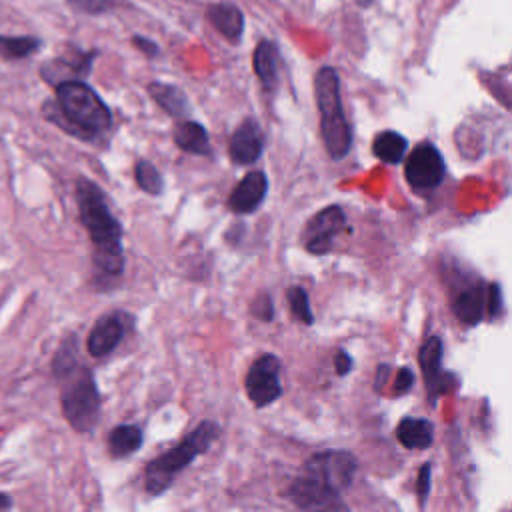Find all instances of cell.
Instances as JSON below:
<instances>
[{
  "instance_id": "obj_22",
  "label": "cell",
  "mask_w": 512,
  "mask_h": 512,
  "mask_svg": "<svg viewBox=\"0 0 512 512\" xmlns=\"http://www.w3.org/2000/svg\"><path fill=\"white\" fill-rule=\"evenodd\" d=\"M42 42L36 36H0V58L22 60L32 56Z\"/></svg>"
},
{
  "instance_id": "obj_28",
  "label": "cell",
  "mask_w": 512,
  "mask_h": 512,
  "mask_svg": "<svg viewBox=\"0 0 512 512\" xmlns=\"http://www.w3.org/2000/svg\"><path fill=\"white\" fill-rule=\"evenodd\" d=\"M414 384V374L410 368H400L396 374V382H394V394H406Z\"/></svg>"
},
{
  "instance_id": "obj_26",
  "label": "cell",
  "mask_w": 512,
  "mask_h": 512,
  "mask_svg": "<svg viewBox=\"0 0 512 512\" xmlns=\"http://www.w3.org/2000/svg\"><path fill=\"white\" fill-rule=\"evenodd\" d=\"M252 312L264 320V322H270L274 318V304H272V298L268 294H260L256 300H254V306H252Z\"/></svg>"
},
{
  "instance_id": "obj_10",
  "label": "cell",
  "mask_w": 512,
  "mask_h": 512,
  "mask_svg": "<svg viewBox=\"0 0 512 512\" xmlns=\"http://www.w3.org/2000/svg\"><path fill=\"white\" fill-rule=\"evenodd\" d=\"M442 340L440 336L432 334L426 338V342L420 346L418 352V362L422 368V376H424V384H426V394L430 402H436L438 396L446 394L450 390V380L452 374L442 370Z\"/></svg>"
},
{
  "instance_id": "obj_11",
  "label": "cell",
  "mask_w": 512,
  "mask_h": 512,
  "mask_svg": "<svg viewBox=\"0 0 512 512\" xmlns=\"http://www.w3.org/2000/svg\"><path fill=\"white\" fill-rule=\"evenodd\" d=\"M452 310L460 322L474 326L488 314V284L482 280H464L452 292Z\"/></svg>"
},
{
  "instance_id": "obj_8",
  "label": "cell",
  "mask_w": 512,
  "mask_h": 512,
  "mask_svg": "<svg viewBox=\"0 0 512 512\" xmlns=\"http://www.w3.org/2000/svg\"><path fill=\"white\" fill-rule=\"evenodd\" d=\"M346 226V214L342 210V206L338 204H330L326 208H322L320 212H316L306 226L302 228V246L310 252V254H328L334 246L336 236L344 230Z\"/></svg>"
},
{
  "instance_id": "obj_12",
  "label": "cell",
  "mask_w": 512,
  "mask_h": 512,
  "mask_svg": "<svg viewBox=\"0 0 512 512\" xmlns=\"http://www.w3.org/2000/svg\"><path fill=\"white\" fill-rule=\"evenodd\" d=\"M124 332H126V314L108 312L100 316L86 340L88 354L94 358L108 356L120 344V340L124 338Z\"/></svg>"
},
{
  "instance_id": "obj_18",
  "label": "cell",
  "mask_w": 512,
  "mask_h": 512,
  "mask_svg": "<svg viewBox=\"0 0 512 512\" xmlns=\"http://www.w3.org/2000/svg\"><path fill=\"white\" fill-rule=\"evenodd\" d=\"M148 92L154 98V102L168 112L174 118H184L190 112V102L186 98V94L174 86V84H166V82H150L148 84Z\"/></svg>"
},
{
  "instance_id": "obj_31",
  "label": "cell",
  "mask_w": 512,
  "mask_h": 512,
  "mask_svg": "<svg viewBox=\"0 0 512 512\" xmlns=\"http://www.w3.org/2000/svg\"><path fill=\"white\" fill-rule=\"evenodd\" d=\"M12 506V500H10V496H6V494H0V510H6V508H10Z\"/></svg>"
},
{
  "instance_id": "obj_19",
  "label": "cell",
  "mask_w": 512,
  "mask_h": 512,
  "mask_svg": "<svg viewBox=\"0 0 512 512\" xmlns=\"http://www.w3.org/2000/svg\"><path fill=\"white\" fill-rule=\"evenodd\" d=\"M254 74L266 90H272L278 82V48L270 40H262L252 56Z\"/></svg>"
},
{
  "instance_id": "obj_30",
  "label": "cell",
  "mask_w": 512,
  "mask_h": 512,
  "mask_svg": "<svg viewBox=\"0 0 512 512\" xmlns=\"http://www.w3.org/2000/svg\"><path fill=\"white\" fill-rule=\"evenodd\" d=\"M134 46L140 50V52H144L146 56H156L158 54V46L154 44V42H150L148 38H142V36H134Z\"/></svg>"
},
{
  "instance_id": "obj_9",
  "label": "cell",
  "mask_w": 512,
  "mask_h": 512,
  "mask_svg": "<svg viewBox=\"0 0 512 512\" xmlns=\"http://www.w3.org/2000/svg\"><path fill=\"white\" fill-rule=\"evenodd\" d=\"M246 394L250 402L256 408L270 406L276 402L282 394V384H280V362L272 354H264L258 360L252 362L246 380Z\"/></svg>"
},
{
  "instance_id": "obj_3",
  "label": "cell",
  "mask_w": 512,
  "mask_h": 512,
  "mask_svg": "<svg viewBox=\"0 0 512 512\" xmlns=\"http://www.w3.org/2000/svg\"><path fill=\"white\" fill-rule=\"evenodd\" d=\"M54 374L60 382L64 418L76 432H90L100 418V394L86 364L76 356V340L62 342L54 356Z\"/></svg>"
},
{
  "instance_id": "obj_24",
  "label": "cell",
  "mask_w": 512,
  "mask_h": 512,
  "mask_svg": "<svg viewBox=\"0 0 512 512\" xmlns=\"http://www.w3.org/2000/svg\"><path fill=\"white\" fill-rule=\"evenodd\" d=\"M286 298L290 302V310L292 314L298 318V322L302 324H312L314 322V314L310 310V300H308V292L302 286H290L286 290Z\"/></svg>"
},
{
  "instance_id": "obj_29",
  "label": "cell",
  "mask_w": 512,
  "mask_h": 512,
  "mask_svg": "<svg viewBox=\"0 0 512 512\" xmlns=\"http://www.w3.org/2000/svg\"><path fill=\"white\" fill-rule=\"evenodd\" d=\"M334 370L338 376H346L352 370V358L344 350H338L334 354Z\"/></svg>"
},
{
  "instance_id": "obj_25",
  "label": "cell",
  "mask_w": 512,
  "mask_h": 512,
  "mask_svg": "<svg viewBox=\"0 0 512 512\" xmlns=\"http://www.w3.org/2000/svg\"><path fill=\"white\" fill-rule=\"evenodd\" d=\"M72 8H76L78 12H84V14H102L110 8L112 0H66Z\"/></svg>"
},
{
  "instance_id": "obj_20",
  "label": "cell",
  "mask_w": 512,
  "mask_h": 512,
  "mask_svg": "<svg viewBox=\"0 0 512 512\" xmlns=\"http://www.w3.org/2000/svg\"><path fill=\"white\" fill-rule=\"evenodd\" d=\"M142 430L134 424H120L108 432V452L114 458H126L142 446Z\"/></svg>"
},
{
  "instance_id": "obj_6",
  "label": "cell",
  "mask_w": 512,
  "mask_h": 512,
  "mask_svg": "<svg viewBox=\"0 0 512 512\" xmlns=\"http://www.w3.org/2000/svg\"><path fill=\"white\" fill-rule=\"evenodd\" d=\"M220 428L212 420H202L188 436H184L174 448L154 458L144 470V486L150 494L164 492L178 472L192 464L200 454H204L212 442L218 438Z\"/></svg>"
},
{
  "instance_id": "obj_1",
  "label": "cell",
  "mask_w": 512,
  "mask_h": 512,
  "mask_svg": "<svg viewBox=\"0 0 512 512\" xmlns=\"http://www.w3.org/2000/svg\"><path fill=\"white\" fill-rule=\"evenodd\" d=\"M356 458L348 450H326L310 456L288 488V500L302 510L344 508L340 494L352 484Z\"/></svg>"
},
{
  "instance_id": "obj_14",
  "label": "cell",
  "mask_w": 512,
  "mask_h": 512,
  "mask_svg": "<svg viewBox=\"0 0 512 512\" xmlns=\"http://www.w3.org/2000/svg\"><path fill=\"white\" fill-rule=\"evenodd\" d=\"M268 192V178L262 170L248 172L232 190L228 198V208L236 214H250L254 212Z\"/></svg>"
},
{
  "instance_id": "obj_13",
  "label": "cell",
  "mask_w": 512,
  "mask_h": 512,
  "mask_svg": "<svg viewBox=\"0 0 512 512\" xmlns=\"http://www.w3.org/2000/svg\"><path fill=\"white\" fill-rule=\"evenodd\" d=\"M262 146H264V136H262L260 124L254 118H246L244 122L238 124V128L230 138V146H228L230 160L236 166L252 164L260 158Z\"/></svg>"
},
{
  "instance_id": "obj_27",
  "label": "cell",
  "mask_w": 512,
  "mask_h": 512,
  "mask_svg": "<svg viewBox=\"0 0 512 512\" xmlns=\"http://www.w3.org/2000/svg\"><path fill=\"white\" fill-rule=\"evenodd\" d=\"M430 472H432V466H430V462H426L420 470H418V480H416V492H418V496H420V502L424 504L426 502V496H428V492H430Z\"/></svg>"
},
{
  "instance_id": "obj_4",
  "label": "cell",
  "mask_w": 512,
  "mask_h": 512,
  "mask_svg": "<svg viewBox=\"0 0 512 512\" xmlns=\"http://www.w3.org/2000/svg\"><path fill=\"white\" fill-rule=\"evenodd\" d=\"M56 108L66 130L84 140H92L112 126V114L104 100L80 80L56 84Z\"/></svg>"
},
{
  "instance_id": "obj_7",
  "label": "cell",
  "mask_w": 512,
  "mask_h": 512,
  "mask_svg": "<svg viewBox=\"0 0 512 512\" xmlns=\"http://www.w3.org/2000/svg\"><path fill=\"white\" fill-rule=\"evenodd\" d=\"M446 174V164L440 150L432 142H420L406 158L404 176L412 190L426 192L440 186Z\"/></svg>"
},
{
  "instance_id": "obj_17",
  "label": "cell",
  "mask_w": 512,
  "mask_h": 512,
  "mask_svg": "<svg viewBox=\"0 0 512 512\" xmlns=\"http://www.w3.org/2000/svg\"><path fill=\"white\" fill-rule=\"evenodd\" d=\"M396 438L404 448L424 450L432 444L434 426L430 420L424 418H404L396 426Z\"/></svg>"
},
{
  "instance_id": "obj_32",
  "label": "cell",
  "mask_w": 512,
  "mask_h": 512,
  "mask_svg": "<svg viewBox=\"0 0 512 512\" xmlns=\"http://www.w3.org/2000/svg\"><path fill=\"white\" fill-rule=\"evenodd\" d=\"M356 4L362 6V8H368L372 4V0H356Z\"/></svg>"
},
{
  "instance_id": "obj_2",
  "label": "cell",
  "mask_w": 512,
  "mask_h": 512,
  "mask_svg": "<svg viewBox=\"0 0 512 512\" xmlns=\"http://www.w3.org/2000/svg\"><path fill=\"white\" fill-rule=\"evenodd\" d=\"M76 202L80 220L90 236L94 248V270L102 280H112L124 270L122 226L112 214L104 192L92 180L80 178L76 182Z\"/></svg>"
},
{
  "instance_id": "obj_5",
  "label": "cell",
  "mask_w": 512,
  "mask_h": 512,
  "mask_svg": "<svg viewBox=\"0 0 512 512\" xmlns=\"http://www.w3.org/2000/svg\"><path fill=\"white\" fill-rule=\"evenodd\" d=\"M314 96L320 112V134L332 160H342L352 146V128L346 120L340 78L332 66H322L314 76Z\"/></svg>"
},
{
  "instance_id": "obj_21",
  "label": "cell",
  "mask_w": 512,
  "mask_h": 512,
  "mask_svg": "<svg viewBox=\"0 0 512 512\" xmlns=\"http://www.w3.org/2000/svg\"><path fill=\"white\" fill-rule=\"evenodd\" d=\"M406 148H408V140L394 130H384V132L376 134V138L372 142L374 156L386 164L402 162Z\"/></svg>"
},
{
  "instance_id": "obj_23",
  "label": "cell",
  "mask_w": 512,
  "mask_h": 512,
  "mask_svg": "<svg viewBox=\"0 0 512 512\" xmlns=\"http://www.w3.org/2000/svg\"><path fill=\"white\" fill-rule=\"evenodd\" d=\"M134 176H136V184L144 192H148L152 196L162 192V176H160V172L156 170V166L152 162L138 160L136 168H134Z\"/></svg>"
},
{
  "instance_id": "obj_15",
  "label": "cell",
  "mask_w": 512,
  "mask_h": 512,
  "mask_svg": "<svg viewBox=\"0 0 512 512\" xmlns=\"http://www.w3.org/2000/svg\"><path fill=\"white\" fill-rule=\"evenodd\" d=\"M208 20L212 22V26L222 34L226 36L228 40L236 42L240 36H242V30H244V14L242 10L232 4V2H218V4H212L206 12Z\"/></svg>"
},
{
  "instance_id": "obj_16",
  "label": "cell",
  "mask_w": 512,
  "mask_h": 512,
  "mask_svg": "<svg viewBox=\"0 0 512 512\" xmlns=\"http://www.w3.org/2000/svg\"><path fill=\"white\" fill-rule=\"evenodd\" d=\"M174 142L180 150L196 156H208L210 154V138L206 128L200 122L184 120L176 124L174 128Z\"/></svg>"
}]
</instances>
